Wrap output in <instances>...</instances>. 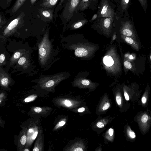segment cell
<instances>
[{
    "instance_id": "obj_1",
    "label": "cell",
    "mask_w": 151,
    "mask_h": 151,
    "mask_svg": "<svg viewBox=\"0 0 151 151\" xmlns=\"http://www.w3.org/2000/svg\"><path fill=\"white\" fill-rule=\"evenodd\" d=\"M67 74L61 73L41 77L38 84L42 89L51 91L62 81L67 77Z\"/></svg>"
},
{
    "instance_id": "obj_2",
    "label": "cell",
    "mask_w": 151,
    "mask_h": 151,
    "mask_svg": "<svg viewBox=\"0 0 151 151\" xmlns=\"http://www.w3.org/2000/svg\"><path fill=\"white\" fill-rule=\"evenodd\" d=\"M38 47L40 62L42 65H45L52 53V46L49 39V32L47 31L45 34Z\"/></svg>"
},
{
    "instance_id": "obj_3",
    "label": "cell",
    "mask_w": 151,
    "mask_h": 151,
    "mask_svg": "<svg viewBox=\"0 0 151 151\" xmlns=\"http://www.w3.org/2000/svg\"><path fill=\"white\" fill-rule=\"evenodd\" d=\"M70 48L74 51L76 56L83 58L90 55L96 49L94 47L90 45L78 42L72 44Z\"/></svg>"
},
{
    "instance_id": "obj_4",
    "label": "cell",
    "mask_w": 151,
    "mask_h": 151,
    "mask_svg": "<svg viewBox=\"0 0 151 151\" xmlns=\"http://www.w3.org/2000/svg\"><path fill=\"white\" fill-rule=\"evenodd\" d=\"M81 0H68L60 16L62 21L68 22L77 10Z\"/></svg>"
},
{
    "instance_id": "obj_5",
    "label": "cell",
    "mask_w": 151,
    "mask_h": 151,
    "mask_svg": "<svg viewBox=\"0 0 151 151\" xmlns=\"http://www.w3.org/2000/svg\"><path fill=\"white\" fill-rule=\"evenodd\" d=\"M97 14V19L103 17L115 18L116 16V13L108 0H101Z\"/></svg>"
},
{
    "instance_id": "obj_6",
    "label": "cell",
    "mask_w": 151,
    "mask_h": 151,
    "mask_svg": "<svg viewBox=\"0 0 151 151\" xmlns=\"http://www.w3.org/2000/svg\"><path fill=\"white\" fill-rule=\"evenodd\" d=\"M114 17H103L96 19L95 22L97 27L105 33H109L111 32Z\"/></svg>"
},
{
    "instance_id": "obj_7",
    "label": "cell",
    "mask_w": 151,
    "mask_h": 151,
    "mask_svg": "<svg viewBox=\"0 0 151 151\" xmlns=\"http://www.w3.org/2000/svg\"><path fill=\"white\" fill-rule=\"evenodd\" d=\"M25 15L24 12H21L5 28L4 32V35H8L12 34L19 26L23 22L24 17Z\"/></svg>"
},
{
    "instance_id": "obj_8",
    "label": "cell",
    "mask_w": 151,
    "mask_h": 151,
    "mask_svg": "<svg viewBox=\"0 0 151 151\" xmlns=\"http://www.w3.org/2000/svg\"><path fill=\"white\" fill-rule=\"evenodd\" d=\"M120 33L121 34L126 36L134 39L136 38L132 24L130 21H128L123 22L120 29Z\"/></svg>"
},
{
    "instance_id": "obj_9",
    "label": "cell",
    "mask_w": 151,
    "mask_h": 151,
    "mask_svg": "<svg viewBox=\"0 0 151 151\" xmlns=\"http://www.w3.org/2000/svg\"><path fill=\"white\" fill-rule=\"evenodd\" d=\"M113 55L109 53L106 55L103 58V61L104 64L109 70H112L113 68L117 65L118 63H116V58H114Z\"/></svg>"
},
{
    "instance_id": "obj_10",
    "label": "cell",
    "mask_w": 151,
    "mask_h": 151,
    "mask_svg": "<svg viewBox=\"0 0 151 151\" xmlns=\"http://www.w3.org/2000/svg\"><path fill=\"white\" fill-rule=\"evenodd\" d=\"M57 102L59 105L69 108H73L77 107L79 103L78 101L64 99H60Z\"/></svg>"
},
{
    "instance_id": "obj_11",
    "label": "cell",
    "mask_w": 151,
    "mask_h": 151,
    "mask_svg": "<svg viewBox=\"0 0 151 151\" xmlns=\"http://www.w3.org/2000/svg\"><path fill=\"white\" fill-rule=\"evenodd\" d=\"M97 1L98 0H81L77 10L83 11L90 8L93 5L97 4L98 3Z\"/></svg>"
},
{
    "instance_id": "obj_12",
    "label": "cell",
    "mask_w": 151,
    "mask_h": 151,
    "mask_svg": "<svg viewBox=\"0 0 151 151\" xmlns=\"http://www.w3.org/2000/svg\"><path fill=\"white\" fill-rule=\"evenodd\" d=\"M8 75L4 71L0 72V84L2 86L7 87L11 81Z\"/></svg>"
},
{
    "instance_id": "obj_13",
    "label": "cell",
    "mask_w": 151,
    "mask_h": 151,
    "mask_svg": "<svg viewBox=\"0 0 151 151\" xmlns=\"http://www.w3.org/2000/svg\"><path fill=\"white\" fill-rule=\"evenodd\" d=\"M39 12L42 17L47 20H50L53 19V10L50 9H41Z\"/></svg>"
},
{
    "instance_id": "obj_14",
    "label": "cell",
    "mask_w": 151,
    "mask_h": 151,
    "mask_svg": "<svg viewBox=\"0 0 151 151\" xmlns=\"http://www.w3.org/2000/svg\"><path fill=\"white\" fill-rule=\"evenodd\" d=\"M26 0H16L12 7L8 11L11 15L16 13Z\"/></svg>"
},
{
    "instance_id": "obj_15",
    "label": "cell",
    "mask_w": 151,
    "mask_h": 151,
    "mask_svg": "<svg viewBox=\"0 0 151 151\" xmlns=\"http://www.w3.org/2000/svg\"><path fill=\"white\" fill-rule=\"evenodd\" d=\"M60 1V4H63L64 0H43L41 4V6L44 9H48L54 6L59 1Z\"/></svg>"
},
{
    "instance_id": "obj_16",
    "label": "cell",
    "mask_w": 151,
    "mask_h": 151,
    "mask_svg": "<svg viewBox=\"0 0 151 151\" xmlns=\"http://www.w3.org/2000/svg\"><path fill=\"white\" fill-rule=\"evenodd\" d=\"M27 129L24 128L20 132L18 139V145L22 149L25 145L27 140V136L26 134Z\"/></svg>"
},
{
    "instance_id": "obj_17",
    "label": "cell",
    "mask_w": 151,
    "mask_h": 151,
    "mask_svg": "<svg viewBox=\"0 0 151 151\" xmlns=\"http://www.w3.org/2000/svg\"><path fill=\"white\" fill-rule=\"evenodd\" d=\"M122 37L123 38L126 42L129 44L133 48L136 50H138L139 48V44L131 37L122 35Z\"/></svg>"
},
{
    "instance_id": "obj_18",
    "label": "cell",
    "mask_w": 151,
    "mask_h": 151,
    "mask_svg": "<svg viewBox=\"0 0 151 151\" xmlns=\"http://www.w3.org/2000/svg\"><path fill=\"white\" fill-rule=\"evenodd\" d=\"M43 145V140L42 136L38 137L35 142L32 150L33 151H42Z\"/></svg>"
},
{
    "instance_id": "obj_19",
    "label": "cell",
    "mask_w": 151,
    "mask_h": 151,
    "mask_svg": "<svg viewBox=\"0 0 151 151\" xmlns=\"http://www.w3.org/2000/svg\"><path fill=\"white\" fill-rule=\"evenodd\" d=\"M24 52V49H20L15 52L10 59L11 63L12 64L18 60Z\"/></svg>"
},
{
    "instance_id": "obj_20",
    "label": "cell",
    "mask_w": 151,
    "mask_h": 151,
    "mask_svg": "<svg viewBox=\"0 0 151 151\" xmlns=\"http://www.w3.org/2000/svg\"><path fill=\"white\" fill-rule=\"evenodd\" d=\"M81 144L80 142H76L68 149V151H83V148L81 146Z\"/></svg>"
},
{
    "instance_id": "obj_21",
    "label": "cell",
    "mask_w": 151,
    "mask_h": 151,
    "mask_svg": "<svg viewBox=\"0 0 151 151\" xmlns=\"http://www.w3.org/2000/svg\"><path fill=\"white\" fill-rule=\"evenodd\" d=\"M88 22L86 19H83L77 21L73 24L71 28L72 29H76L79 28Z\"/></svg>"
},
{
    "instance_id": "obj_22",
    "label": "cell",
    "mask_w": 151,
    "mask_h": 151,
    "mask_svg": "<svg viewBox=\"0 0 151 151\" xmlns=\"http://www.w3.org/2000/svg\"><path fill=\"white\" fill-rule=\"evenodd\" d=\"M130 0H121L120 8L122 12H125L128 9Z\"/></svg>"
},
{
    "instance_id": "obj_23",
    "label": "cell",
    "mask_w": 151,
    "mask_h": 151,
    "mask_svg": "<svg viewBox=\"0 0 151 151\" xmlns=\"http://www.w3.org/2000/svg\"><path fill=\"white\" fill-rule=\"evenodd\" d=\"M18 63L19 65L24 68H27L28 66V61L24 56L21 57L18 60Z\"/></svg>"
},
{
    "instance_id": "obj_24",
    "label": "cell",
    "mask_w": 151,
    "mask_h": 151,
    "mask_svg": "<svg viewBox=\"0 0 151 151\" xmlns=\"http://www.w3.org/2000/svg\"><path fill=\"white\" fill-rule=\"evenodd\" d=\"M13 0H0V5L3 9H5L10 6Z\"/></svg>"
},
{
    "instance_id": "obj_25",
    "label": "cell",
    "mask_w": 151,
    "mask_h": 151,
    "mask_svg": "<svg viewBox=\"0 0 151 151\" xmlns=\"http://www.w3.org/2000/svg\"><path fill=\"white\" fill-rule=\"evenodd\" d=\"M48 108H46L43 107H35L33 109V110L34 112L36 113H44L48 111Z\"/></svg>"
},
{
    "instance_id": "obj_26",
    "label": "cell",
    "mask_w": 151,
    "mask_h": 151,
    "mask_svg": "<svg viewBox=\"0 0 151 151\" xmlns=\"http://www.w3.org/2000/svg\"><path fill=\"white\" fill-rule=\"evenodd\" d=\"M37 96L36 94L31 95L25 99L24 101L25 102H29L33 101L36 99Z\"/></svg>"
},
{
    "instance_id": "obj_27",
    "label": "cell",
    "mask_w": 151,
    "mask_h": 151,
    "mask_svg": "<svg viewBox=\"0 0 151 151\" xmlns=\"http://www.w3.org/2000/svg\"><path fill=\"white\" fill-rule=\"evenodd\" d=\"M145 12L147 7V0H138Z\"/></svg>"
},
{
    "instance_id": "obj_28",
    "label": "cell",
    "mask_w": 151,
    "mask_h": 151,
    "mask_svg": "<svg viewBox=\"0 0 151 151\" xmlns=\"http://www.w3.org/2000/svg\"><path fill=\"white\" fill-rule=\"evenodd\" d=\"M6 22L5 16L0 12V26H1Z\"/></svg>"
},
{
    "instance_id": "obj_29",
    "label": "cell",
    "mask_w": 151,
    "mask_h": 151,
    "mask_svg": "<svg viewBox=\"0 0 151 151\" xmlns=\"http://www.w3.org/2000/svg\"><path fill=\"white\" fill-rule=\"evenodd\" d=\"M124 64V67L127 69H130L132 68V66L131 63L128 61H125Z\"/></svg>"
},
{
    "instance_id": "obj_30",
    "label": "cell",
    "mask_w": 151,
    "mask_h": 151,
    "mask_svg": "<svg viewBox=\"0 0 151 151\" xmlns=\"http://www.w3.org/2000/svg\"><path fill=\"white\" fill-rule=\"evenodd\" d=\"M66 122L65 121L62 120L59 122L55 127V128L56 129L60 127L63 126L65 124Z\"/></svg>"
},
{
    "instance_id": "obj_31",
    "label": "cell",
    "mask_w": 151,
    "mask_h": 151,
    "mask_svg": "<svg viewBox=\"0 0 151 151\" xmlns=\"http://www.w3.org/2000/svg\"><path fill=\"white\" fill-rule=\"evenodd\" d=\"M148 119V116L147 115L145 114L143 115L142 117L141 121L142 122L145 123L147 122Z\"/></svg>"
},
{
    "instance_id": "obj_32",
    "label": "cell",
    "mask_w": 151,
    "mask_h": 151,
    "mask_svg": "<svg viewBox=\"0 0 151 151\" xmlns=\"http://www.w3.org/2000/svg\"><path fill=\"white\" fill-rule=\"evenodd\" d=\"M5 60V55L2 54L0 55V65L2 64Z\"/></svg>"
},
{
    "instance_id": "obj_33",
    "label": "cell",
    "mask_w": 151,
    "mask_h": 151,
    "mask_svg": "<svg viewBox=\"0 0 151 151\" xmlns=\"http://www.w3.org/2000/svg\"><path fill=\"white\" fill-rule=\"evenodd\" d=\"M110 104L109 102L106 103L103 106L102 109L104 110H106L108 109L109 107Z\"/></svg>"
},
{
    "instance_id": "obj_34",
    "label": "cell",
    "mask_w": 151,
    "mask_h": 151,
    "mask_svg": "<svg viewBox=\"0 0 151 151\" xmlns=\"http://www.w3.org/2000/svg\"><path fill=\"white\" fill-rule=\"evenodd\" d=\"M116 100L117 103L118 105H120L121 104V98L119 95H117L116 97Z\"/></svg>"
},
{
    "instance_id": "obj_35",
    "label": "cell",
    "mask_w": 151,
    "mask_h": 151,
    "mask_svg": "<svg viewBox=\"0 0 151 151\" xmlns=\"http://www.w3.org/2000/svg\"><path fill=\"white\" fill-rule=\"evenodd\" d=\"M96 126L99 128H101L104 127V124L101 122H99L96 124Z\"/></svg>"
},
{
    "instance_id": "obj_36",
    "label": "cell",
    "mask_w": 151,
    "mask_h": 151,
    "mask_svg": "<svg viewBox=\"0 0 151 151\" xmlns=\"http://www.w3.org/2000/svg\"><path fill=\"white\" fill-rule=\"evenodd\" d=\"M109 133L110 136H112L114 133V129L111 128H110L109 130Z\"/></svg>"
},
{
    "instance_id": "obj_37",
    "label": "cell",
    "mask_w": 151,
    "mask_h": 151,
    "mask_svg": "<svg viewBox=\"0 0 151 151\" xmlns=\"http://www.w3.org/2000/svg\"><path fill=\"white\" fill-rule=\"evenodd\" d=\"M129 134L130 137L133 138H134L136 137L135 133L133 132H130Z\"/></svg>"
},
{
    "instance_id": "obj_38",
    "label": "cell",
    "mask_w": 151,
    "mask_h": 151,
    "mask_svg": "<svg viewBox=\"0 0 151 151\" xmlns=\"http://www.w3.org/2000/svg\"><path fill=\"white\" fill-rule=\"evenodd\" d=\"M5 97V95L4 93H2L0 94V103L2 100V99H4Z\"/></svg>"
},
{
    "instance_id": "obj_39",
    "label": "cell",
    "mask_w": 151,
    "mask_h": 151,
    "mask_svg": "<svg viewBox=\"0 0 151 151\" xmlns=\"http://www.w3.org/2000/svg\"><path fill=\"white\" fill-rule=\"evenodd\" d=\"M85 110V108L82 107L78 109L77 111L79 112H82L84 111Z\"/></svg>"
},
{
    "instance_id": "obj_40",
    "label": "cell",
    "mask_w": 151,
    "mask_h": 151,
    "mask_svg": "<svg viewBox=\"0 0 151 151\" xmlns=\"http://www.w3.org/2000/svg\"><path fill=\"white\" fill-rule=\"evenodd\" d=\"M124 96L126 100L127 101L129 100V97L128 93L126 92H124Z\"/></svg>"
},
{
    "instance_id": "obj_41",
    "label": "cell",
    "mask_w": 151,
    "mask_h": 151,
    "mask_svg": "<svg viewBox=\"0 0 151 151\" xmlns=\"http://www.w3.org/2000/svg\"><path fill=\"white\" fill-rule=\"evenodd\" d=\"M98 17L97 14H95L93 15L92 17L91 18V21H92L96 19H97Z\"/></svg>"
},
{
    "instance_id": "obj_42",
    "label": "cell",
    "mask_w": 151,
    "mask_h": 151,
    "mask_svg": "<svg viewBox=\"0 0 151 151\" xmlns=\"http://www.w3.org/2000/svg\"><path fill=\"white\" fill-rule=\"evenodd\" d=\"M142 102L143 104H145L146 102V99L145 97H143L142 99Z\"/></svg>"
},
{
    "instance_id": "obj_43",
    "label": "cell",
    "mask_w": 151,
    "mask_h": 151,
    "mask_svg": "<svg viewBox=\"0 0 151 151\" xmlns=\"http://www.w3.org/2000/svg\"><path fill=\"white\" fill-rule=\"evenodd\" d=\"M37 0H31L30 2L32 4H33Z\"/></svg>"
},
{
    "instance_id": "obj_44",
    "label": "cell",
    "mask_w": 151,
    "mask_h": 151,
    "mask_svg": "<svg viewBox=\"0 0 151 151\" xmlns=\"http://www.w3.org/2000/svg\"><path fill=\"white\" fill-rule=\"evenodd\" d=\"M116 38V34H114L113 37V40H115Z\"/></svg>"
},
{
    "instance_id": "obj_45",
    "label": "cell",
    "mask_w": 151,
    "mask_h": 151,
    "mask_svg": "<svg viewBox=\"0 0 151 151\" xmlns=\"http://www.w3.org/2000/svg\"><path fill=\"white\" fill-rule=\"evenodd\" d=\"M23 150L24 151H29V150L28 148H25Z\"/></svg>"
},
{
    "instance_id": "obj_46",
    "label": "cell",
    "mask_w": 151,
    "mask_h": 151,
    "mask_svg": "<svg viewBox=\"0 0 151 151\" xmlns=\"http://www.w3.org/2000/svg\"><path fill=\"white\" fill-rule=\"evenodd\" d=\"M32 129H30V130H29V132H32Z\"/></svg>"
}]
</instances>
